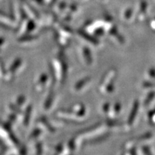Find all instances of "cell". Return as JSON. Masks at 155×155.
<instances>
[{
  "instance_id": "cell-1",
  "label": "cell",
  "mask_w": 155,
  "mask_h": 155,
  "mask_svg": "<svg viewBox=\"0 0 155 155\" xmlns=\"http://www.w3.org/2000/svg\"><path fill=\"white\" fill-rule=\"evenodd\" d=\"M22 61L20 58H17V59H16L14 62H13L12 64L9 68L8 75H5V76L9 75V78L8 80H11L12 76L15 75V73H17V71H18L19 68H20L21 66H22Z\"/></svg>"
},
{
  "instance_id": "cell-2",
  "label": "cell",
  "mask_w": 155,
  "mask_h": 155,
  "mask_svg": "<svg viewBox=\"0 0 155 155\" xmlns=\"http://www.w3.org/2000/svg\"><path fill=\"white\" fill-rule=\"evenodd\" d=\"M48 77L47 74H42L41 76L40 77L39 80L36 84V90L38 91H41L42 90L45 88L46 85H47L48 83Z\"/></svg>"
},
{
  "instance_id": "cell-3",
  "label": "cell",
  "mask_w": 155,
  "mask_h": 155,
  "mask_svg": "<svg viewBox=\"0 0 155 155\" xmlns=\"http://www.w3.org/2000/svg\"><path fill=\"white\" fill-rule=\"evenodd\" d=\"M31 114H32V106H29L27 108L26 111H25L24 120H23V124H24L25 127H28L29 124H30Z\"/></svg>"
},
{
  "instance_id": "cell-4",
  "label": "cell",
  "mask_w": 155,
  "mask_h": 155,
  "mask_svg": "<svg viewBox=\"0 0 155 155\" xmlns=\"http://www.w3.org/2000/svg\"><path fill=\"white\" fill-rule=\"evenodd\" d=\"M54 99V94L53 91H50L49 95L48 96L47 99L45 100L44 104V108L45 110H48L50 108V106H51L52 104H53V101Z\"/></svg>"
},
{
  "instance_id": "cell-5",
  "label": "cell",
  "mask_w": 155,
  "mask_h": 155,
  "mask_svg": "<svg viewBox=\"0 0 155 155\" xmlns=\"http://www.w3.org/2000/svg\"><path fill=\"white\" fill-rule=\"evenodd\" d=\"M25 35H26L21 37V38L19 39V42H28L33 41L34 40H36V39L38 38V37L36 35H28V34H25Z\"/></svg>"
},
{
  "instance_id": "cell-6",
  "label": "cell",
  "mask_w": 155,
  "mask_h": 155,
  "mask_svg": "<svg viewBox=\"0 0 155 155\" xmlns=\"http://www.w3.org/2000/svg\"><path fill=\"white\" fill-rule=\"evenodd\" d=\"M40 122H41V123L42 124V125H43L45 127L47 128L48 130L50 131V132H53V131H55V129H54L53 126H51L50 124V123L48 121L47 119L42 117V118H41V119H40Z\"/></svg>"
},
{
  "instance_id": "cell-7",
  "label": "cell",
  "mask_w": 155,
  "mask_h": 155,
  "mask_svg": "<svg viewBox=\"0 0 155 155\" xmlns=\"http://www.w3.org/2000/svg\"><path fill=\"white\" fill-rule=\"evenodd\" d=\"M35 28V23L32 20H29L28 22L27 23L25 34L30 33V32H32Z\"/></svg>"
},
{
  "instance_id": "cell-8",
  "label": "cell",
  "mask_w": 155,
  "mask_h": 155,
  "mask_svg": "<svg viewBox=\"0 0 155 155\" xmlns=\"http://www.w3.org/2000/svg\"><path fill=\"white\" fill-rule=\"evenodd\" d=\"M42 134V131L40 130V129H36L32 131V134H31L30 136V139H35L36 138H38L39 136L41 135Z\"/></svg>"
},
{
  "instance_id": "cell-9",
  "label": "cell",
  "mask_w": 155,
  "mask_h": 155,
  "mask_svg": "<svg viewBox=\"0 0 155 155\" xmlns=\"http://www.w3.org/2000/svg\"><path fill=\"white\" fill-rule=\"evenodd\" d=\"M25 101H26V98H25V97L24 96H19L17 99L16 105L18 106L19 107H21V106L25 104Z\"/></svg>"
},
{
  "instance_id": "cell-10",
  "label": "cell",
  "mask_w": 155,
  "mask_h": 155,
  "mask_svg": "<svg viewBox=\"0 0 155 155\" xmlns=\"http://www.w3.org/2000/svg\"><path fill=\"white\" fill-rule=\"evenodd\" d=\"M17 105H13V104H10V105H9V108H10L11 111H14V114H17V115H18V114H21L22 113V111H21L20 108H18L17 109Z\"/></svg>"
},
{
  "instance_id": "cell-11",
  "label": "cell",
  "mask_w": 155,
  "mask_h": 155,
  "mask_svg": "<svg viewBox=\"0 0 155 155\" xmlns=\"http://www.w3.org/2000/svg\"><path fill=\"white\" fill-rule=\"evenodd\" d=\"M16 120H17V115H16V114H10V115L9 116V117H8V121H9V124H14L15 121H16Z\"/></svg>"
},
{
  "instance_id": "cell-12",
  "label": "cell",
  "mask_w": 155,
  "mask_h": 155,
  "mask_svg": "<svg viewBox=\"0 0 155 155\" xmlns=\"http://www.w3.org/2000/svg\"><path fill=\"white\" fill-rule=\"evenodd\" d=\"M36 149H37V154H40L42 153V144L41 142H38L36 144Z\"/></svg>"
},
{
  "instance_id": "cell-13",
  "label": "cell",
  "mask_w": 155,
  "mask_h": 155,
  "mask_svg": "<svg viewBox=\"0 0 155 155\" xmlns=\"http://www.w3.org/2000/svg\"><path fill=\"white\" fill-rule=\"evenodd\" d=\"M5 68H4L3 63L0 61V74H1V75H2V76H5Z\"/></svg>"
},
{
  "instance_id": "cell-14",
  "label": "cell",
  "mask_w": 155,
  "mask_h": 155,
  "mask_svg": "<svg viewBox=\"0 0 155 155\" xmlns=\"http://www.w3.org/2000/svg\"><path fill=\"white\" fill-rule=\"evenodd\" d=\"M5 42V39H4L3 38H0V47H1V46H2Z\"/></svg>"
}]
</instances>
